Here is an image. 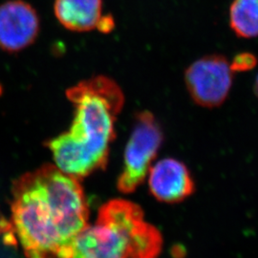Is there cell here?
<instances>
[{
  "instance_id": "cell-5",
  "label": "cell",
  "mask_w": 258,
  "mask_h": 258,
  "mask_svg": "<svg viewBox=\"0 0 258 258\" xmlns=\"http://www.w3.org/2000/svg\"><path fill=\"white\" fill-rule=\"evenodd\" d=\"M233 74L225 55H205L185 70L186 90L196 104L205 108L219 107L230 95Z\"/></svg>"
},
{
  "instance_id": "cell-10",
  "label": "cell",
  "mask_w": 258,
  "mask_h": 258,
  "mask_svg": "<svg viewBox=\"0 0 258 258\" xmlns=\"http://www.w3.org/2000/svg\"><path fill=\"white\" fill-rule=\"evenodd\" d=\"M231 68L233 73L249 72L256 67L258 63L256 55L249 52H242L235 55L231 60Z\"/></svg>"
},
{
  "instance_id": "cell-3",
  "label": "cell",
  "mask_w": 258,
  "mask_h": 258,
  "mask_svg": "<svg viewBox=\"0 0 258 258\" xmlns=\"http://www.w3.org/2000/svg\"><path fill=\"white\" fill-rule=\"evenodd\" d=\"M162 246L161 233L145 220L138 205L115 199L78 235L71 258H157Z\"/></svg>"
},
{
  "instance_id": "cell-1",
  "label": "cell",
  "mask_w": 258,
  "mask_h": 258,
  "mask_svg": "<svg viewBox=\"0 0 258 258\" xmlns=\"http://www.w3.org/2000/svg\"><path fill=\"white\" fill-rule=\"evenodd\" d=\"M88 217L80 180L54 164L27 172L13 184L9 227L27 258H71Z\"/></svg>"
},
{
  "instance_id": "cell-8",
  "label": "cell",
  "mask_w": 258,
  "mask_h": 258,
  "mask_svg": "<svg viewBox=\"0 0 258 258\" xmlns=\"http://www.w3.org/2000/svg\"><path fill=\"white\" fill-rule=\"evenodd\" d=\"M54 12L63 27L73 32L97 29L102 17V0H55Z\"/></svg>"
},
{
  "instance_id": "cell-2",
  "label": "cell",
  "mask_w": 258,
  "mask_h": 258,
  "mask_svg": "<svg viewBox=\"0 0 258 258\" xmlns=\"http://www.w3.org/2000/svg\"><path fill=\"white\" fill-rule=\"evenodd\" d=\"M66 96L74 105V119L70 128L48 140L46 146L54 165L81 180L107 165L124 96L117 83L104 76L78 83Z\"/></svg>"
},
{
  "instance_id": "cell-11",
  "label": "cell",
  "mask_w": 258,
  "mask_h": 258,
  "mask_svg": "<svg viewBox=\"0 0 258 258\" xmlns=\"http://www.w3.org/2000/svg\"><path fill=\"white\" fill-rule=\"evenodd\" d=\"M114 27H115V22L113 18L111 16H102V19H100V22L97 26V29L102 33H109Z\"/></svg>"
},
{
  "instance_id": "cell-6",
  "label": "cell",
  "mask_w": 258,
  "mask_h": 258,
  "mask_svg": "<svg viewBox=\"0 0 258 258\" xmlns=\"http://www.w3.org/2000/svg\"><path fill=\"white\" fill-rule=\"evenodd\" d=\"M37 11L23 0H10L0 5V48L19 52L30 46L39 33Z\"/></svg>"
},
{
  "instance_id": "cell-9",
  "label": "cell",
  "mask_w": 258,
  "mask_h": 258,
  "mask_svg": "<svg viewBox=\"0 0 258 258\" xmlns=\"http://www.w3.org/2000/svg\"><path fill=\"white\" fill-rule=\"evenodd\" d=\"M230 25L240 38L258 37V0H233L230 8Z\"/></svg>"
},
{
  "instance_id": "cell-4",
  "label": "cell",
  "mask_w": 258,
  "mask_h": 258,
  "mask_svg": "<svg viewBox=\"0 0 258 258\" xmlns=\"http://www.w3.org/2000/svg\"><path fill=\"white\" fill-rule=\"evenodd\" d=\"M164 141V133L154 115L149 111L139 113L124 149L123 166L117 187L131 194L143 184Z\"/></svg>"
},
{
  "instance_id": "cell-12",
  "label": "cell",
  "mask_w": 258,
  "mask_h": 258,
  "mask_svg": "<svg viewBox=\"0 0 258 258\" xmlns=\"http://www.w3.org/2000/svg\"><path fill=\"white\" fill-rule=\"evenodd\" d=\"M253 90H254V94H255V96H256V98L258 99V76L256 77V80L254 82V84H253Z\"/></svg>"
},
{
  "instance_id": "cell-7",
  "label": "cell",
  "mask_w": 258,
  "mask_h": 258,
  "mask_svg": "<svg viewBox=\"0 0 258 258\" xmlns=\"http://www.w3.org/2000/svg\"><path fill=\"white\" fill-rule=\"evenodd\" d=\"M151 194L164 203H179L195 190L192 176L187 166L172 158L163 159L151 166L148 173Z\"/></svg>"
}]
</instances>
